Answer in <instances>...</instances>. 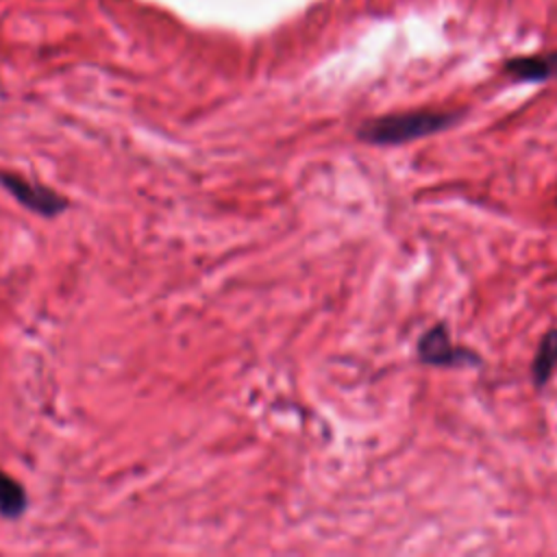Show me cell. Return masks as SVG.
I'll return each mask as SVG.
<instances>
[{
	"label": "cell",
	"mask_w": 557,
	"mask_h": 557,
	"mask_svg": "<svg viewBox=\"0 0 557 557\" xmlns=\"http://www.w3.org/2000/svg\"><path fill=\"white\" fill-rule=\"evenodd\" d=\"M461 120L459 111H433V109H418L405 113H389L366 120L355 131L357 139L363 144L374 146H400L420 137L435 135L455 126Z\"/></svg>",
	"instance_id": "1"
},
{
	"label": "cell",
	"mask_w": 557,
	"mask_h": 557,
	"mask_svg": "<svg viewBox=\"0 0 557 557\" xmlns=\"http://www.w3.org/2000/svg\"><path fill=\"white\" fill-rule=\"evenodd\" d=\"M416 352L422 363L440 366V368H459V366L481 363V357L476 352L455 346L450 342L448 329L444 324H435L426 329L416 344Z\"/></svg>",
	"instance_id": "2"
},
{
	"label": "cell",
	"mask_w": 557,
	"mask_h": 557,
	"mask_svg": "<svg viewBox=\"0 0 557 557\" xmlns=\"http://www.w3.org/2000/svg\"><path fill=\"white\" fill-rule=\"evenodd\" d=\"M0 185L26 209L44 215L54 218L67 209V200L50 187L33 183L13 172H0Z\"/></svg>",
	"instance_id": "3"
},
{
	"label": "cell",
	"mask_w": 557,
	"mask_h": 557,
	"mask_svg": "<svg viewBox=\"0 0 557 557\" xmlns=\"http://www.w3.org/2000/svg\"><path fill=\"white\" fill-rule=\"evenodd\" d=\"M503 70L516 81L542 83L557 76V50L533 54V57H516L505 61Z\"/></svg>",
	"instance_id": "4"
},
{
	"label": "cell",
	"mask_w": 557,
	"mask_h": 557,
	"mask_svg": "<svg viewBox=\"0 0 557 557\" xmlns=\"http://www.w3.org/2000/svg\"><path fill=\"white\" fill-rule=\"evenodd\" d=\"M555 366H557V329H550L542 335L531 363V379L537 389H542L550 381Z\"/></svg>",
	"instance_id": "5"
},
{
	"label": "cell",
	"mask_w": 557,
	"mask_h": 557,
	"mask_svg": "<svg viewBox=\"0 0 557 557\" xmlns=\"http://www.w3.org/2000/svg\"><path fill=\"white\" fill-rule=\"evenodd\" d=\"M28 507V496L20 481L0 470V513L9 520L20 518Z\"/></svg>",
	"instance_id": "6"
}]
</instances>
